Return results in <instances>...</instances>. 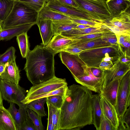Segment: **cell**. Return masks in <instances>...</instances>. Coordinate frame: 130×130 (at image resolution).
<instances>
[{"instance_id":"cell-1","label":"cell","mask_w":130,"mask_h":130,"mask_svg":"<svg viewBox=\"0 0 130 130\" xmlns=\"http://www.w3.org/2000/svg\"><path fill=\"white\" fill-rule=\"evenodd\" d=\"M92 91L82 85L73 84L67 90L58 130H80L92 124Z\"/></svg>"},{"instance_id":"cell-2","label":"cell","mask_w":130,"mask_h":130,"mask_svg":"<svg viewBox=\"0 0 130 130\" xmlns=\"http://www.w3.org/2000/svg\"><path fill=\"white\" fill-rule=\"evenodd\" d=\"M55 55L45 46L37 45L29 50L24 68L27 78L33 85L55 76Z\"/></svg>"},{"instance_id":"cell-3","label":"cell","mask_w":130,"mask_h":130,"mask_svg":"<svg viewBox=\"0 0 130 130\" xmlns=\"http://www.w3.org/2000/svg\"><path fill=\"white\" fill-rule=\"evenodd\" d=\"M38 13L19 1H15L11 11L2 22L3 29L38 21Z\"/></svg>"},{"instance_id":"cell-4","label":"cell","mask_w":130,"mask_h":130,"mask_svg":"<svg viewBox=\"0 0 130 130\" xmlns=\"http://www.w3.org/2000/svg\"><path fill=\"white\" fill-rule=\"evenodd\" d=\"M107 53L117 59L121 52L118 46L112 45L83 50L79 54V56L88 68L99 69V66Z\"/></svg>"},{"instance_id":"cell-5","label":"cell","mask_w":130,"mask_h":130,"mask_svg":"<svg viewBox=\"0 0 130 130\" xmlns=\"http://www.w3.org/2000/svg\"><path fill=\"white\" fill-rule=\"evenodd\" d=\"M68 84L65 79L55 76L45 81L33 85L27 93L22 103L25 105L34 100L37 96L56 90Z\"/></svg>"},{"instance_id":"cell-6","label":"cell","mask_w":130,"mask_h":130,"mask_svg":"<svg viewBox=\"0 0 130 130\" xmlns=\"http://www.w3.org/2000/svg\"><path fill=\"white\" fill-rule=\"evenodd\" d=\"M130 71L121 80L118 90L115 108L119 123L127 108L130 106Z\"/></svg>"},{"instance_id":"cell-7","label":"cell","mask_w":130,"mask_h":130,"mask_svg":"<svg viewBox=\"0 0 130 130\" xmlns=\"http://www.w3.org/2000/svg\"><path fill=\"white\" fill-rule=\"evenodd\" d=\"M0 88L3 100L16 104L19 107L25 105L22 101L25 98L26 92L19 84L0 79Z\"/></svg>"},{"instance_id":"cell-8","label":"cell","mask_w":130,"mask_h":130,"mask_svg":"<svg viewBox=\"0 0 130 130\" xmlns=\"http://www.w3.org/2000/svg\"><path fill=\"white\" fill-rule=\"evenodd\" d=\"M59 55L62 62L69 70L74 78L88 74V68L79 54L62 51L60 52Z\"/></svg>"},{"instance_id":"cell-9","label":"cell","mask_w":130,"mask_h":130,"mask_svg":"<svg viewBox=\"0 0 130 130\" xmlns=\"http://www.w3.org/2000/svg\"><path fill=\"white\" fill-rule=\"evenodd\" d=\"M45 6L55 11L70 17H73L99 22L102 21L93 14L78 8L63 4L57 0H51L46 3Z\"/></svg>"},{"instance_id":"cell-10","label":"cell","mask_w":130,"mask_h":130,"mask_svg":"<svg viewBox=\"0 0 130 130\" xmlns=\"http://www.w3.org/2000/svg\"><path fill=\"white\" fill-rule=\"evenodd\" d=\"M78 8L88 12L100 19L103 22L112 18L104 0H75Z\"/></svg>"},{"instance_id":"cell-11","label":"cell","mask_w":130,"mask_h":130,"mask_svg":"<svg viewBox=\"0 0 130 130\" xmlns=\"http://www.w3.org/2000/svg\"><path fill=\"white\" fill-rule=\"evenodd\" d=\"M130 71V64L122 63L117 59L109 69L103 71L104 80L102 89L113 81L122 79Z\"/></svg>"},{"instance_id":"cell-12","label":"cell","mask_w":130,"mask_h":130,"mask_svg":"<svg viewBox=\"0 0 130 130\" xmlns=\"http://www.w3.org/2000/svg\"><path fill=\"white\" fill-rule=\"evenodd\" d=\"M103 71V70H102ZM88 74L77 78H75L76 82L92 91L100 94L104 80L103 72L101 77H96L92 74L91 69H88Z\"/></svg>"},{"instance_id":"cell-13","label":"cell","mask_w":130,"mask_h":130,"mask_svg":"<svg viewBox=\"0 0 130 130\" xmlns=\"http://www.w3.org/2000/svg\"><path fill=\"white\" fill-rule=\"evenodd\" d=\"M102 23L130 33V8L119 15Z\"/></svg>"},{"instance_id":"cell-14","label":"cell","mask_w":130,"mask_h":130,"mask_svg":"<svg viewBox=\"0 0 130 130\" xmlns=\"http://www.w3.org/2000/svg\"><path fill=\"white\" fill-rule=\"evenodd\" d=\"M16 59L10 60L8 62L5 70L0 76V79L19 84L21 79L20 70L15 61Z\"/></svg>"},{"instance_id":"cell-15","label":"cell","mask_w":130,"mask_h":130,"mask_svg":"<svg viewBox=\"0 0 130 130\" xmlns=\"http://www.w3.org/2000/svg\"><path fill=\"white\" fill-rule=\"evenodd\" d=\"M71 37H67L61 34L55 35L45 46L55 55L62 51L73 42Z\"/></svg>"},{"instance_id":"cell-16","label":"cell","mask_w":130,"mask_h":130,"mask_svg":"<svg viewBox=\"0 0 130 130\" xmlns=\"http://www.w3.org/2000/svg\"><path fill=\"white\" fill-rule=\"evenodd\" d=\"M103 112L105 116L118 130L119 122L115 107L104 96L100 94Z\"/></svg>"},{"instance_id":"cell-17","label":"cell","mask_w":130,"mask_h":130,"mask_svg":"<svg viewBox=\"0 0 130 130\" xmlns=\"http://www.w3.org/2000/svg\"><path fill=\"white\" fill-rule=\"evenodd\" d=\"M35 24V23L27 24L3 29L0 31V41L10 40L22 33L27 32Z\"/></svg>"},{"instance_id":"cell-18","label":"cell","mask_w":130,"mask_h":130,"mask_svg":"<svg viewBox=\"0 0 130 130\" xmlns=\"http://www.w3.org/2000/svg\"><path fill=\"white\" fill-rule=\"evenodd\" d=\"M37 25L39 27L42 40L41 44L45 46L54 35L52 28V21L48 19L39 20Z\"/></svg>"},{"instance_id":"cell-19","label":"cell","mask_w":130,"mask_h":130,"mask_svg":"<svg viewBox=\"0 0 130 130\" xmlns=\"http://www.w3.org/2000/svg\"><path fill=\"white\" fill-rule=\"evenodd\" d=\"M92 124L97 130H100L103 111L100 94L92 95Z\"/></svg>"},{"instance_id":"cell-20","label":"cell","mask_w":130,"mask_h":130,"mask_svg":"<svg viewBox=\"0 0 130 130\" xmlns=\"http://www.w3.org/2000/svg\"><path fill=\"white\" fill-rule=\"evenodd\" d=\"M122 79L111 82L102 88L100 93L105 97L115 107L117 104V93Z\"/></svg>"},{"instance_id":"cell-21","label":"cell","mask_w":130,"mask_h":130,"mask_svg":"<svg viewBox=\"0 0 130 130\" xmlns=\"http://www.w3.org/2000/svg\"><path fill=\"white\" fill-rule=\"evenodd\" d=\"M11 114L18 130L21 125L28 117L25 105L19 107L17 109L15 104L10 103L9 107L7 109Z\"/></svg>"},{"instance_id":"cell-22","label":"cell","mask_w":130,"mask_h":130,"mask_svg":"<svg viewBox=\"0 0 130 130\" xmlns=\"http://www.w3.org/2000/svg\"><path fill=\"white\" fill-rule=\"evenodd\" d=\"M106 3L112 18L119 15L130 8L129 0H107Z\"/></svg>"},{"instance_id":"cell-23","label":"cell","mask_w":130,"mask_h":130,"mask_svg":"<svg viewBox=\"0 0 130 130\" xmlns=\"http://www.w3.org/2000/svg\"><path fill=\"white\" fill-rule=\"evenodd\" d=\"M112 45L109 43L102 40L101 38H99L81 43L74 42L73 41V43L68 47L77 48L83 51Z\"/></svg>"},{"instance_id":"cell-24","label":"cell","mask_w":130,"mask_h":130,"mask_svg":"<svg viewBox=\"0 0 130 130\" xmlns=\"http://www.w3.org/2000/svg\"><path fill=\"white\" fill-rule=\"evenodd\" d=\"M0 130H18L10 113L3 106L0 107Z\"/></svg>"},{"instance_id":"cell-25","label":"cell","mask_w":130,"mask_h":130,"mask_svg":"<svg viewBox=\"0 0 130 130\" xmlns=\"http://www.w3.org/2000/svg\"><path fill=\"white\" fill-rule=\"evenodd\" d=\"M38 18V21L42 19L52 21L71 19V18L69 16L53 10L45 6L39 12Z\"/></svg>"},{"instance_id":"cell-26","label":"cell","mask_w":130,"mask_h":130,"mask_svg":"<svg viewBox=\"0 0 130 130\" xmlns=\"http://www.w3.org/2000/svg\"><path fill=\"white\" fill-rule=\"evenodd\" d=\"M78 24L71 20L52 21V28L54 35L61 34L63 32L75 28Z\"/></svg>"},{"instance_id":"cell-27","label":"cell","mask_w":130,"mask_h":130,"mask_svg":"<svg viewBox=\"0 0 130 130\" xmlns=\"http://www.w3.org/2000/svg\"><path fill=\"white\" fill-rule=\"evenodd\" d=\"M100 27H91L83 29L74 28L62 32L61 35L67 37H72L75 36L82 35L90 34L101 33Z\"/></svg>"},{"instance_id":"cell-28","label":"cell","mask_w":130,"mask_h":130,"mask_svg":"<svg viewBox=\"0 0 130 130\" xmlns=\"http://www.w3.org/2000/svg\"><path fill=\"white\" fill-rule=\"evenodd\" d=\"M47 98H40L34 100L25 105L26 108L30 109L41 117L46 116L44 105L46 102Z\"/></svg>"},{"instance_id":"cell-29","label":"cell","mask_w":130,"mask_h":130,"mask_svg":"<svg viewBox=\"0 0 130 130\" xmlns=\"http://www.w3.org/2000/svg\"><path fill=\"white\" fill-rule=\"evenodd\" d=\"M27 33L23 32L16 36V40L21 56L24 58L26 57L30 50Z\"/></svg>"},{"instance_id":"cell-30","label":"cell","mask_w":130,"mask_h":130,"mask_svg":"<svg viewBox=\"0 0 130 130\" xmlns=\"http://www.w3.org/2000/svg\"><path fill=\"white\" fill-rule=\"evenodd\" d=\"M14 2V0H0V21L1 24L11 12Z\"/></svg>"},{"instance_id":"cell-31","label":"cell","mask_w":130,"mask_h":130,"mask_svg":"<svg viewBox=\"0 0 130 130\" xmlns=\"http://www.w3.org/2000/svg\"><path fill=\"white\" fill-rule=\"evenodd\" d=\"M100 29L102 31L101 38L102 40L112 45L119 46L117 37L114 32L101 25Z\"/></svg>"},{"instance_id":"cell-32","label":"cell","mask_w":130,"mask_h":130,"mask_svg":"<svg viewBox=\"0 0 130 130\" xmlns=\"http://www.w3.org/2000/svg\"><path fill=\"white\" fill-rule=\"evenodd\" d=\"M19 1L38 13L45 5V0H20Z\"/></svg>"},{"instance_id":"cell-33","label":"cell","mask_w":130,"mask_h":130,"mask_svg":"<svg viewBox=\"0 0 130 130\" xmlns=\"http://www.w3.org/2000/svg\"><path fill=\"white\" fill-rule=\"evenodd\" d=\"M29 117L31 120L35 127L36 130H43L44 127L43 125L41 117L33 110L26 108Z\"/></svg>"},{"instance_id":"cell-34","label":"cell","mask_w":130,"mask_h":130,"mask_svg":"<svg viewBox=\"0 0 130 130\" xmlns=\"http://www.w3.org/2000/svg\"><path fill=\"white\" fill-rule=\"evenodd\" d=\"M64 96L59 95H55L47 97L46 103L51 107L60 109L63 103Z\"/></svg>"},{"instance_id":"cell-35","label":"cell","mask_w":130,"mask_h":130,"mask_svg":"<svg viewBox=\"0 0 130 130\" xmlns=\"http://www.w3.org/2000/svg\"><path fill=\"white\" fill-rule=\"evenodd\" d=\"M46 104L48 110V116L51 118L53 124L55 126L57 130H58L60 116V109L53 108L48 104Z\"/></svg>"},{"instance_id":"cell-36","label":"cell","mask_w":130,"mask_h":130,"mask_svg":"<svg viewBox=\"0 0 130 130\" xmlns=\"http://www.w3.org/2000/svg\"><path fill=\"white\" fill-rule=\"evenodd\" d=\"M16 50L13 46L9 48L3 53L0 54V63L5 64L10 60L16 59Z\"/></svg>"},{"instance_id":"cell-37","label":"cell","mask_w":130,"mask_h":130,"mask_svg":"<svg viewBox=\"0 0 130 130\" xmlns=\"http://www.w3.org/2000/svg\"><path fill=\"white\" fill-rule=\"evenodd\" d=\"M119 123L118 130H130V107H128Z\"/></svg>"},{"instance_id":"cell-38","label":"cell","mask_w":130,"mask_h":130,"mask_svg":"<svg viewBox=\"0 0 130 130\" xmlns=\"http://www.w3.org/2000/svg\"><path fill=\"white\" fill-rule=\"evenodd\" d=\"M102 32L90 34L82 35L77 36L71 37L74 42L81 43L95 39L101 38Z\"/></svg>"},{"instance_id":"cell-39","label":"cell","mask_w":130,"mask_h":130,"mask_svg":"<svg viewBox=\"0 0 130 130\" xmlns=\"http://www.w3.org/2000/svg\"><path fill=\"white\" fill-rule=\"evenodd\" d=\"M71 20L78 24L88 25L93 27H100L102 23L87 20L73 17H70Z\"/></svg>"},{"instance_id":"cell-40","label":"cell","mask_w":130,"mask_h":130,"mask_svg":"<svg viewBox=\"0 0 130 130\" xmlns=\"http://www.w3.org/2000/svg\"><path fill=\"white\" fill-rule=\"evenodd\" d=\"M100 130H117L111 122L105 116L103 112L101 119Z\"/></svg>"},{"instance_id":"cell-41","label":"cell","mask_w":130,"mask_h":130,"mask_svg":"<svg viewBox=\"0 0 130 130\" xmlns=\"http://www.w3.org/2000/svg\"><path fill=\"white\" fill-rule=\"evenodd\" d=\"M18 130H36V129L32 121L28 117Z\"/></svg>"},{"instance_id":"cell-42","label":"cell","mask_w":130,"mask_h":130,"mask_svg":"<svg viewBox=\"0 0 130 130\" xmlns=\"http://www.w3.org/2000/svg\"><path fill=\"white\" fill-rule=\"evenodd\" d=\"M121 62L130 64V56L126 51L121 52L118 59Z\"/></svg>"},{"instance_id":"cell-43","label":"cell","mask_w":130,"mask_h":130,"mask_svg":"<svg viewBox=\"0 0 130 130\" xmlns=\"http://www.w3.org/2000/svg\"><path fill=\"white\" fill-rule=\"evenodd\" d=\"M113 65V62L111 60L102 61L99 66V69L103 71L107 70L109 69Z\"/></svg>"},{"instance_id":"cell-44","label":"cell","mask_w":130,"mask_h":130,"mask_svg":"<svg viewBox=\"0 0 130 130\" xmlns=\"http://www.w3.org/2000/svg\"><path fill=\"white\" fill-rule=\"evenodd\" d=\"M116 35L119 46L122 45L124 42L127 41H130V35Z\"/></svg>"},{"instance_id":"cell-45","label":"cell","mask_w":130,"mask_h":130,"mask_svg":"<svg viewBox=\"0 0 130 130\" xmlns=\"http://www.w3.org/2000/svg\"><path fill=\"white\" fill-rule=\"evenodd\" d=\"M59 2L66 5L78 8L79 7L78 4L75 0H57Z\"/></svg>"},{"instance_id":"cell-46","label":"cell","mask_w":130,"mask_h":130,"mask_svg":"<svg viewBox=\"0 0 130 130\" xmlns=\"http://www.w3.org/2000/svg\"><path fill=\"white\" fill-rule=\"evenodd\" d=\"M91 69L93 75L96 77H101L103 75V71L97 68Z\"/></svg>"},{"instance_id":"cell-47","label":"cell","mask_w":130,"mask_h":130,"mask_svg":"<svg viewBox=\"0 0 130 130\" xmlns=\"http://www.w3.org/2000/svg\"><path fill=\"white\" fill-rule=\"evenodd\" d=\"M47 130H57L55 126L53 124L51 118L48 116Z\"/></svg>"},{"instance_id":"cell-48","label":"cell","mask_w":130,"mask_h":130,"mask_svg":"<svg viewBox=\"0 0 130 130\" xmlns=\"http://www.w3.org/2000/svg\"><path fill=\"white\" fill-rule=\"evenodd\" d=\"M7 64V62L4 64L0 63V76L5 71Z\"/></svg>"},{"instance_id":"cell-49","label":"cell","mask_w":130,"mask_h":130,"mask_svg":"<svg viewBox=\"0 0 130 130\" xmlns=\"http://www.w3.org/2000/svg\"><path fill=\"white\" fill-rule=\"evenodd\" d=\"M91 27L93 26L88 25L78 24L76 27L75 28L83 29Z\"/></svg>"},{"instance_id":"cell-50","label":"cell","mask_w":130,"mask_h":130,"mask_svg":"<svg viewBox=\"0 0 130 130\" xmlns=\"http://www.w3.org/2000/svg\"><path fill=\"white\" fill-rule=\"evenodd\" d=\"M3 100L2 97L1 93L0 88V107L3 106Z\"/></svg>"},{"instance_id":"cell-51","label":"cell","mask_w":130,"mask_h":130,"mask_svg":"<svg viewBox=\"0 0 130 130\" xmlns=\"http://www.w3.org/2000/svg\"><path fill=\"white\" fill-rule=\"evenodd\" d=\"M3 30L2 24L0 21V31Z\"/></svg>"},{"instance_id":"cell-52","label":"cell","mask_w":130,"mask_h":130,"mask_svg":"<svg viewBox=\"0 0 130 130\" xmlns=\"http://www.w3.org/2000/svg\"><path fill=\"white\" fill-rule=\"evenodd\" d=\"M45 0L46 1V3H47L51 0Z\"/></svg>"},{"instance_id":"cell-53","label":"cell","mask_w":130,"mask_h":130,"mask_svg":"<svg viewBox=\"0 0 130 130\" xmlns=\"http://www.w3.org/2000/svg\"><path fill=\"white\" fill-rule=\"evenodd\" d=\"M14 1H19L20 0H14Z\"/></svg>"}]
</instances>
